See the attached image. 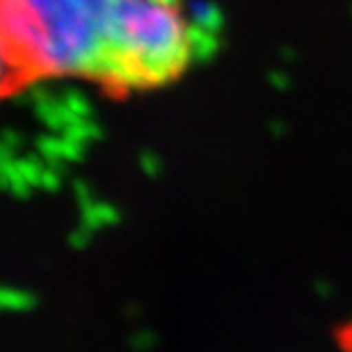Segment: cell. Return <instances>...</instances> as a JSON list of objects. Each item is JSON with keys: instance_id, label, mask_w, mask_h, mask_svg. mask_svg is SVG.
I'll return each instance as SVG.
<instances>
[{"instance_id": "5", "label": "cell", "mask_w": 352, "mask_h": 352, "mask_svg": "<svg viewBox=\"0 0 352 352\" xmlns=\"http://www.w3.org/2000/svg\"><path fill=\"white\" fill-rule=\"evenodd\" d=\"M142 167L149 174H156L158 172V160L153 158V153H144V156H142Z\"/></svg>"}, {"instance_id": "4", "label": "cell", "mask_w": 352, "mask_h": 352, "mask_svg": "<svg viewBox=\"0 0 352 352\" xmlns=\"http://www.w3.org/2000/svg\"><path fill=\"white\" fill-rule=\"evenodd\" d=\"M34 305V298L25 291H14V288H5L3 291V307L12 309V311H23Z\"/></svg>"}, {"instance_id": "6", "label": "cell", "mask_w": 352, "mask_h": 352, "mask_svg": "<svg viewBox=\"0 0 352 352\" xmlns=\"http://www.w3.org/2000/svg\"><path fill=\"white\" fill-rule=\"evenodd\" d=\"M156 3H160V5H167V7H176L181 3V0H156Z\"/></svg>"}, {"instance_id": "2", "label": "cell", "mask_w": 352, "mask_h": 352, "mask_svg": "<svg viewBox=\"0 0 352 352\" xmlns=\"http://www.w3.org/2000/svg\"><path fill=\"white\" fill-rule=\"evenodd\" d=\"M186 41L190 48V58L195 60H208L217 51V37L215 32L204 30L199 25H186Z\"/></svg>"}, {"instance_id": "3", "label": "cell", "mask_w": 352, "mask_h": 352, "mask_svg": "<svg viewBox=\"0 0 352 352\" xmlns=\"http://www.w3.org/2000/svg\"><path fill=\"white\" fill-rule=\"evenodd\" d=\"M188 16H190V23L199 25L208 32H217L222 28V14L213 3H208V0H192V3L188 5Z\"/></svg>"}, {"instance_id": "1", "label": "cell", "mask_w": 352, "mask_h": 352, "mask_svg": "<svg viewBox=\"0 0 352 352\" xmlns=\"http://www.w3.org/2000/svg\"><path fill=\"white\" fill-rule=\"evenodd\" d=\"M138 0H3V60L34 74H80L112 87H144L129 58Z\"/></svg>"}]
</instances>
